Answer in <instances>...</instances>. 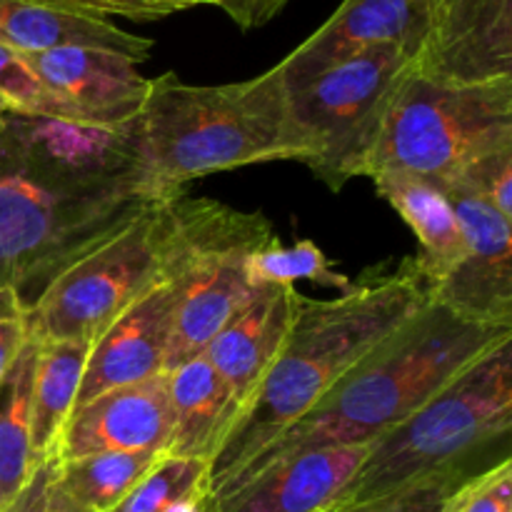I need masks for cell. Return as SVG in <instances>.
Here are the masks:
<instances>
[{"label": "cell", "instance_id": "obj_11", "mask_svg": "<svg viewBox=\"0 0 512 512\" xmlns=\"http://www.w3.org/2000/svg\"><path fill=\"white\" fill-rule=\"evenodd\" d=\"M415 70L443 83L512 80V0H428Z\"/></svg>", "mask_w": 512, "mask_h": 512}, {"label": "cell", "instance_id": "obj_23", "mask_svg": "<svg viewBox=\"0 0 512 512\" xmlns=\"http://www.w3.org/2000/svg\"><path fill=\"white\" fill-rule=\"evenodd\" d=\"M38 348V340H25L18 358L0 378V510L13 503L38 465L30 448V410Z\"/></svg>", "mask_w": 512, "mask_h": 512}, {"label": "cell", "instance_id": "obj_30", "mask_svg": "<svg viewBox=\"0 0 512 512\" xmlns=\"http://www.w3.org/2000/svg\"><path fill=\"white\" fill-rule=\"evenodd\" d=\"M3 512H88L63 493L53 455L40 460L13 503Z\"/></svg>", "mask_w": 512, "mask_h": 512}, {"label": "cell", "instance_id": "obj_8", "mask_svg": "<svg viewBox=\"0 0 512 512\" xmlns=\"http://www.w3.org/2000/svg\"><path fill=\"white\" fill-rule=\"evenodd\" d=\"M413 70L415 55L380 45L290 90V113L308 148L305 165L330 190L365 178L390 103Z\"/></svg>", "mask_w": 512, "mask_h": 512}, {"label": "cell", "instance_id": "obj_35", "mask_svg": "<svg viewBox=\"0 0 512 512\" xmlns=\"http://www.w3.org/2000/svg\"><path fill=\"white\" fill-rule=\"evenodd\" d=\"M15 173V160L13 153H10V145L5 143V138L0 135V175Z\"/></svg>", "mask_w": 512, "mask_h": 512}, {"label": "cell", "instance_id": "obj_37", "mask_svg": "<svg viewBox=\"0 0 512 512\" xmlns=\"http://www.w3.org/2000/svg\"><path fill=\"white\" fill-rule=\"evenodd\" d=\"M0 512H3V510H0Z\"/></svg>", "mask_w": 512, "mask_h": 512}, {"label": "cell", "instance_id": "obj_4", "mask_svg": "<svg viewBox=\"0 0 512 512\" xmlns=\"http://www.w3.org/2000/svg\"><path fill=\"white\" fill-rule=\"evenodd\" d=\"M512 340L470 365L368 443L343 503H368L435 480L465 483L510 458Z\"/></svg>", "mask_w": 512, "mask_h": 512}, {"label": "cell", "instance_id": "obj_29", "mask_svg": "<svg viewBox=\"0 0 512 512\" xmlns=\"http://www.w3.org/2000/svg\"><path fill=\"white\" fill-rule=\"evenodd\" d=\"M438 512H512V458L460 483Z\"/></svg>", "mask_w": 512, "mask_h": 512}, {"label": "cell", "instance_id": "obj_7", "mask_svg": "<svg viewBox=\"0 0 512 512\" xmlns=\"http://www.w3.org/2000/svg\"><path fill=\"white\" fill-rule=\"evenodd\" d=\"M148 205L133 195L63 193L23 173L0 175V288H13L28 308L50 280Z\"/></svg>", "mask_w": 512, "mask_h": 512}, {"label": "cell", "instance_id": "obj_28", "mask_svg": "<svg viewBox=\"0 0 512 512\" xmlns=\"http://www.w3.org/2000/svg\"><path fill=\"white\" fill-rule=\"evenodd\" d=\"M438 185H453L488 200L500 215L512 220V148H500L465 165Z\"/></svg>", "mask_w": 512, "mask_h": 512}, {"label": "cell", "instance_id": "obj_1", "mask_svg": "<svg viewBox=\"0 0 512 512\" xmlns=\"http://www.w3.org/2000/svg\"><path fill=\"white\" fill-rule=\"evenodd\" d=\"M425 300L428 285L413 258L403 260L393 273L353 283L333 300L303 295L283 350L210 460V493L315 408L370 350L413 318Z\"/></svg>", "mask_w": 512, "mask_h": 512}, {"label": "cell", "instance_id": "obj_34", "mask_svg": "<svg viewBox=\"0 0 512 512\" xmlns=\"http://www.w3.org/2000/svg\"><path fill=\"white\" fill-rule=\"evenodd\" d=\"M288 3L290 0H218V8H223L240 30H255L270 23Z\"/></svg>", "mask_w": 512, "mask_h": 512}, {"label": "cell", "instance_id": "obj_17", "mask_svg": "<svg viewBox=\"0 0 512 512\" xmlns=\"http://www.w3.org/2000/svg\"><path fill=\"white\" fill-rule=\"evenodd\" d=\"M300 298L303 293L290 285H255L248 300L235 310L233 318H228V323L203 350L228 388L233 400V418L258 393L270 365L283 350Z\"/></svg>", "mask_w": 512, "mask_h": 512}, {"label": "cell", "instance_id": "obj_2", "mask_svg": "<svg viewBox=\"0 0 512 512\" xmlns=\"http://www.w3.org/2000/svg\"><path fill=\"white\" fill-rule=\"evenodd\" d=\"M505 340H512V325L468 318L428 298L413 318L338 380L315 408L210 495L300 450L373 443Z\"/></svg>", "mask_w": 512, "mask_h": 512}, {"label": "cell", "instance_id": "obj_14", "mask_svg": "<svg viewBox=\"0 0 512 512\" xmlns=\"http://www.w3.org/2000/svg\"><path fill=\"white\" fill-rule=\"evenodd\" d=\"M35 78L50 95L68 105L80 123L123 128L143 110L150 80L128 55L100 48L40 50L23 55Z\"/></svg>", "mask_w": 512, "mask_h": 512}, {"label": "cell", "instance_id": "obj_19", "mask_svg": "<svg viewBox=\"0 0 512 512\" xmlns=\"http://www.w3.org/2000/svg\"><path fill=\"white\" fill-rule=\"evenodd\" d=\"M0 43L20 55L63 45L100 48L128 55L135 63H145L155 48L153 40L120 28L110 18L55 0H0Z\"/></svg>", "mask_w": 512, "mask_h": 512}, {"label": "cell", "instance_id": "obj_18", "mask_svg": "<svg viewBox=\"0 0 512 512\" xmlns=\"http://www.w3.org/2000/svg\"><path fill=\"white\" fill-rule=\"evenodd\" d=\"M173 313V290L165 280H158L90 345L75 408L108 390L163 375L173 335Z\"/></svg>", "mask_w": 512, "mask_h": 512}, {"label": "cell", "instance_id": "obj_32", "mask_svg": "<svg viewBox=\"0 0 512 512\" xmlns=\"http://www.w3.org/2000/svg\"><path fill=\"white\" fill-rule=\"evenodd\" d=\"M85 13L103 15V18H128V20H160L183 10L200 8V5H218V0H55Z\"/></svg>", "mask_w": 512, "mask_h": 512}, {"label": "cell", "instance_id": "obj_27", "mask_svg": "<svg viewBox=\"0 0 512 512\" xmlns=\"http://www.w3.org/2000/svg\"><path fill=\"white\" fill-rule=\"evenodd\" d=\"M0 95L8 100L13 113L80 123L78 115L68 105L60 103L55 95H50L43 88V83L35 78L23 55L3 43H0Z\"/></svg>", "mask_w": 512, "mask_h": 512}, {"label": "cell", "instance_id": "obj_15", "mask_svg": "<svg viewBox=\"0 0 512 512\" xmlns=\"http://www.w3.org/2000/svg\"><path fill=\"white\" fill-rule=\"evenodd\" d=\"M428 25V0H343L305 43L278 63L288 90L310 83L333 65L380 45L418 58Z\"/></svg>", "mask_w": 512, "mask_h": 512}, {"label": "cell", "instance_id": "obj_33", "mask_svg": "<svg viewBox=\"0 0 512 512\" xmlns=\"http://www.w3.org/2000/svg\"><path fill=\"white\" fill-rule=\"evenodd\" d=\"M25 303L13 288H0V378L8 373L20 348L28 340L25 328Z\"/></svg>", "mask_w": 512, "mask_h": 512}, {"label": "cell", "instance_id": "obj_10", "mask_svg": "<svg viewBox=\"0 0 512 512\" xmlns=\"http://www.w3.org/2000/svg\"><path fill=\"white\" fill-rule=\"evenodd\" d=\"M0 135L10 145L15 173L38 183L63 193L133 195L163 203L140 165L130 125L100 128L10 110Z\"/></svg>", "mask_w": 512, "mask_h": 512}, {"label": "cell", "instance_id": "obj_6", "mask_svg": "<svg viewBox=\"0 0 512 512\" xmlns=\"http://www.w3.org/2000/svg\"><path fill=\"white\" fill-rule=\"evenodd\" d=\"M500 148H512V80L443 83L413 70L390 103L365 178L410 173L443 183Z\"/></svg>", "mask_w": 512, "mask_h": 512}, {"label": "cell", "instance_id": "obj_22", "mask_svg": "<svg viewBox=\"0 0 512 512\" xmlns=\"http://www.w3.org/2000/svg\"><path fill=\"white\" fill-rule=\"evenodd\" d=\"M85 343H40L33 380V410H30V448L33 460L50 458L78 403L85 360Z\"/></svg>", "mask_w": 512, "mask_h": 512}, {"label": "cell", "instance_id": "obj_25", "mask_svg": "<svg viewBox=\"0 0 512 512\" xmlns=\"http://www.w3.org/2000/svg\"><path fill=\"white\" fill-rule=\"evenodd\" d=\"M110 512H210V463L163 455Z\"/></svg>", "mask_w": 512, "mask_h": 512}, {"label": "cell", "instance_id": "obj_24", "mask_svg": "<svg viewBox=\"0 0 512 512\" xmlns=\"http://www.w3.org/2000/svg\"><path fill=\"white\" fill-rule=\"evenodd\" d=\"M168 453L138 450V453H95L58 463V483L73 503L88 512H110L155 463Z\"/></svg>", "mask_w": 512, "mask_h": 512}, {"label": "cell", "instance_id": "obj_26", "mask_svg": "<svg viewBox=\"0 0 512 512\" xmlns=\"http://www.w3.org/2000/svg\"><path fill=\"white\" fill-rule=\"evenodd\" d=\"M248 275L255 285H290V288H295L298 280H308V283L335 288L340 293H345L353 285L348 275L338 273L330 265L328 255L313 240L283 245L280 238H273L265 248L250 255Z\"/></svg>", "mask_w": 512, "mask_h": 512}, {"label": "cell", "instance_id": "obj_3", "mask_svg": "<svg viewBox=\"0 0 512 512\" xmlns=\"http://www.w3.org/2000/svg\"><path fill=\"white\" fill-rule=\"evenodd\" d=\"M128 125L148 183L163 200L220 170L308 160L278 65L225 85H188L165 73L150 80L148 100Z\"/></svg>", "mask_w": 512, "mask_h": 512}, {"label": "cell", "instance_id": "obj_5", "mask_svg": "<svg viewBox=\"0 0 512 512\" xmlns=\"http://www.w3.org/2000/svg\"><path fill=\"white\" fill-rule=\"evenodd\" d=\"M273 238L263 213L188 195L170 200L160 260V280L175 298L165 373L203 353L248 300L255 288L248 275L250 255Z\"/></svg>", "mask_w": 512, "mask_h": 512}, {"label": "cell", "instance_id": "obj_20", "mask_svg": "<svg viewBox=\"0 0 512 512\" xmlns=\"http://www.w3.org/2000/svg\"><path fill=\"white\" fill-rule=\"evenodd\" d=\"M370 180L418 238L420 250L413 263L430 293L465 255V240L448 195L433 180L410 173H378Z\"/></svg>", "mask_w": 512, "mask_h": 512}, {"label": "cell", "instance_id": "obj_21", "mask_svg": "<svg viewBox=\"0 0 512 512\" xmlns=\"http://www.w3.org/2000/svg\"><path fill=\"white\" fill-rule=\"evenodd\" d=\"M165 378L173 413L168 455L203 458L210 463L233 418L228 388L203 353L175 365Z\"/></svg>", "mask_w": 512, "mask_h": 512}, {"label": "cell", "instance_id": "obj_16", "mask_svg": "<svg viewBox=\"0 0 512 512\" xmlns=\"http://www.w3.org/2000/svg\"><path fill=\"white\" fill-rule=\"evenodd\" d=\"M173 435L168 378L108 390L70 413L53 458L58 463L95 453H168Z\"/></svg>", "mask_w": 512, "mask_h": 512}, {"label": "cell", "instance_id": "obj_31", "mask_svg": "<svg viewBox=\"0 0 512 512\" xmlns=\"http://www.w3.org/2000/svg\"><path fill=\"white\" fill-rule=\"evenodd\" d=\"M453 480H435V483L415 485L385 498L368 500V503H340L325 512H438L443 500L458 488Z\"/></svg>", "mask_w": 512, "mask_h": 512}, {"label": "cell", "instance_id": "obj_36", "mask_svg": "<svg viewBox=\"0 0 512 512\" xmlns=\"http://www.w3.org/2000/svg\"><path fill=\"white\" fill-rule=\"evenodd\" d=\"M10 110H13V108H10V103H8V100H5V98H3V95H0V125H3L5 115H8V113H10Z\"/></svg>", "mask_w": 512, "mask_h": 512}, {"label": "cell", "instance_id": "obj_12", "mask_svg": "<svg viewBox=\"0 0 512 512\" xmlns=\"http://www.w3.org/2000/svg\"><path fill=\"white\" fill-rule=\"evenodd\" d=\"M440 188L458 218L465 255L428 298L468 318L512 325V220L470 190L453 185Z\"/></svg>", "mask_w": 512, "mask_h": 512}, {"label": "cell", "instance_id": "obj_13", "mask_svg": "<svg viewBox=\"0 0 512 512\" xmlns=\"http://www.w3.org/2000/svg\"><path fill=\"white\" fill-rule=\"evenodd\" d=\"M365 453L368 443L300 450L210 495V512H325L343 503Z\"/></svg>", "mask_w": 512, "mask_h": 512}, {"label": "cell", "instance_id": "obj_9", "mask_svg": "<svg viewBox=\"0 0 512 512\" xmlns=\"http://www.w3.org/2000/svg\"><path fill=\"white\" fill-rule=\"evenodd\" d=\"M175 200V198H173ZM168 203L140 210L118 233L75 260L25 310L28 338L93 345L160 280Z\"/></svg>", "mask_w": 512, "mask_h": 512}]
</instances>
